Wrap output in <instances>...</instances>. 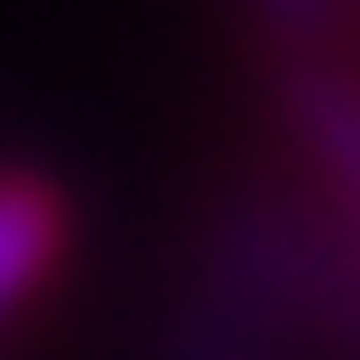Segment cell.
I'll return each instance as SVG.
<instances>
[{"label": "cell", "instance_id": "1", "mask_svg": "<svg viewBox=\"0 0 360 360\" xmlns=\"http://www.w3.org/2000/svg\"><path fill=\"white\" fill-rule=\"evenodd\" d=\"M65 240H72L65 193H56L49 176L8 168V176H0V328H8L16 312L49 288V272H56V257H65Z\"/></svg>", "mask_w": 360, "mask_h": 360}, {"label": "cell", "instance_id": "2", "mask_svg": "<svg viewBox=\"0 0 360 360\" xmlns=\"http://www.w3.org/2000/svg\"><path fill=\"white\" fill-rule=\"evenodd\" d=\"M153 360H296V345L272 336L264 321H248V312L217 304V296H200V288H176Z\"/></svg>", "mask_w": 360, "mask_h": 360}, {"label": "cell", "instance_id": "3", "mask_svg": "<svg viewBox=\"0 0 360 360\" xmlns=\"http://www.w3.org/2000/svg\"><path fill=\"white\" fill-rule=\"evenodd\" d=\"M257 8H264L272 40H281L288 56H304V49H328V40H336V16H345V0H257Z\"/></svg>", "mask_w": 360, "mask_h": 360}]
</instances>
